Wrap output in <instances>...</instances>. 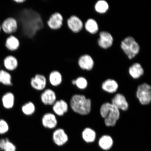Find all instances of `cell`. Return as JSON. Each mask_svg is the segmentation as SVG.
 Returning <instances> with one entry per match:
<instances>
[{
	"label": "cell",
	"instance_id": "cell-21",
	"mask_svg": "<svg viewBox=\"0 0 151 151\" xmlns=\"http://www.w3.org/2000/svg\"><path fill=\"white\" fill-rule=\"evenodd\" d=\"M102 88L105 91L113 93L116 92L118 88V84L113 79H108L105 81L102 84Z\"/></svg>",
	"mask_w": 151,
	"mask_h": 151
},
{
	"label": "cell",
	"instance_id": "cell-10",
	"mask_svg": "<svg viewBox=\"0 0 151 151\" xmlns=\"http://www.w3.org/2000/svg\"><path fill=\"white\" fill-rule=\"evenodd\" d=\"M41 103L46 106H52L57 100L56 92L52 88H46L40 95Z\"/></svg>",
	"mask_w": 151,
	"mask_h": 151
},
{
	"label": "cell",
	"instance_id": "cell-31",
	"mask_svg": "<svg viewBox=\"0 0 151 151\" xmlns=\"http://www.w3.org/2000/svg\"><path fill=\"white\" fill-rule=\"evenodd\" d=\"M26 0H14V1L17 4H22Z\"/></svg>",
	"mask_w": 151,
	"mask_h": 151
},
{
	"label": "cell",
	"instance_id": "cell-27",
	"mask_svg": "<svg viewBox=\"0 0 151 151\" xmlns=\"http://www.w3.org/2000/svg\"><path fill=\"white\" fill-rule=\"evenodd\" d=\"M0 149L3 151H16V147L7 137L0 139Z\"/></svg>",
	"mask_w": 151,
	"mask_h": 151
},
{
	"label": "cell",
	"instance_id": "cell-8",
	"mask_svg": "<svg viewBox=\"0 0 151 151\" xmlns=\"http://www.w3.org/2000/svg\"><path fill=\"white\" fill-rule=\"evenodd\" d=\"M41 122L43 127L48 129H55L58 124L57 117L51 112L44 113L41 118Z\"/></svg>",
	"mask_w": 151,
	"mask_h": 151
},
{
	"label": "cell",
	"instance_id": "cell-32",
	"mask_svg": "<svg viewBox=\"0 0 151 151\" xmlns=\"http://www.w3.org/2000/svg\"><path fill=\"white\" fill-rule=\"evenodd\" d=\"M1 24H0V31H1Z\"/></svg>",
	"mask_w": 151,
	"mask_h": 151
},
{
	"label": "cell",
	"instance_id": "cell-6",
	"mask_svg": "<svg viewBox=\"0 0 151 151\" xmlns=\"http://www.w3.org/2000/svg\"><path fill=\"white\" fill-rule=\"evenodd\" d=\"M53 142L56 146L61 147L66 144L69 141V135L64 128H56L52 133Z\"/></svg>",
	"mask_w": 151,
	"mask_h": 151
},
{
	"label": "cell",
	"instance_id": "cell-26",
	"mask_svg": "<svg viewBox=\"0 0 151 151\" xmlns=\"http://www.w3.org/2000/svg\"><path fill=\"white\" fill-rule=\"evenodd\" d=\"M96 136L95 132L90 128H85L82 133V138L86 142H93L95 140Z\"/></svg>",
	"mask_w": 151,
	"mask_h": 151
},
{
	"label": "cell",
	"instance_id": "cell-9",
	"mask_svg": "<svg viewBox=\"0 0 151 151\" xmlns=\"http://www.w3.org/2000/svg\"><path fill=\"white\" fill-rule=\"evenodd\" d=\"M67 24L69 29L74 34L80 33L84 27L82 20L75 15H71L67 19Z\"/></svg>",
	"mask_w": 151,
	"mask_h": 151
},
{
	"label": "cell",
	"instance_id": "cell-20",
	"mask_svg": "<svg viewBox=\"0 0 151 151\" xmlns=\"http://www.w3.org/2000/svg\"><path fill=\"white\" fill-rule=\"evenodd\" d=\"M129 73L134 79H138L144 74V70L140 63H135L130 66Z\"/></svg>",
	"mask_w": 151,
	"mask_h": 151
},
{
	"label": "cell",
	"instance_id": "cell-18",
	"mask_svg": "<svg viewBox=\"0 0 151 151\" xmlns=\"http://www.w3.org/2000/svg\"><path fill=\"white\" fill-rule=\"evenodd\" d=\"M20 45L19 39L14 35H9L5 39V46L9 51H16L18 50Z\"/></svg>",
	"mask_w": 151,
	"mask_h": 151
},
{
	"label": "cell",
	"instance_id": "cell-5",
	"mask_svg": "<svg viewBox=\"0 0 151 151\" xmlns=\"http://www.w3.org/2000/svg\"><path fill=\"white\" fill-rule=\"evenodd\" d=\"M48 84L47 77L44 75L37 73L30 79V86L37 91H42L46 89Z\"/></svg>",
	"mask_w": 151,
	"mask_h": 151
},
{
	"label": "cell",
	"instance_id": "cell-12",
	"mask_svg": "<svg viewBox=\"0 0 151 151\" xmlns=\"http://www.w3.org/2000/svg\"><path fill=\"white\" fill-rule=\"evenodd\" d=\"M52 109L53 112L56 116H63L68 112V104L65 99H57L52 106Z\"/></svg>",
	"mask_w": 151,
	"mask_h": 151
},
{
	"label": "cell",
	"instance_id": "cell-1",
	"mask_svg": "<svg viewBox=\"0 0 151 151\" xmlns=\"http://www.w3.org/2000/svg\"><path fill=\"white\" fill-rule=\"evenodd\" d=\"M70 105L73 112L80 115H88L91 111V100L81 94H75L72 96Z\"/></svg>",
	"mask_w": 151,
	"mask_h": 151
},
{
	"label": "cell",
	"instance_id": "cell-3",
	"mask_svg": "<svg viewBox=\"0 0 151 151\" xmlns=\"http://www.w3.org/2000/svg\"><path fill=\"white\" fill-rule=\"evenodd\" d=\"M121 48L129 59L134 58L140 51V46L135 39L131 36L126 37L120 44Z\"/></svg>",
	"mask_w": 151,
	"mask_h": 151
},
{
	"label": "cell",
	"instance_id": "cell-17",
	"mask_svg": "<svg viewBox=\"0 0 151 151\" xmlns=\"http://www.w3.org/2000/svg\"><path fill=\"white\" fill-rule=\"evenodd\" d=\"M3 65L5 70L9 72L14 71L16 70L18 67V60L16 57L9 55L4 58Z\"/></svg>",
	"mask_w": 151,
	"mask_h": 151
},
{
	"label": "cell",
	"instance_id": "cell-16",
	"mask_svg": "<svg viewBox=\"0 0 151 151\" xmlns=\"http://www.w3.org/2000/svg\"><path fill=\"white\" fill-rule=\"evenodd\" d=\"M48 83L54 87H58L61 86L63 83V78L61 73L57 70L50 72L48 76L46 77Z\"/></svg>",
	"mask_w": 151,
	"mask_h": 151
},
{
	"label": "cell",
	"instance_id": "cell-22",
	"mask_svg": "<svg viewBox=\"0 0 151 151\" xmlns=\"http://www.w3.org/2000/svg\"><path fill=\"white\" fill-rule=\"evenodd\" d=\"M36 109L35 104L31 101L26 102L21 107L22 114L27 116H33L35 114Z\"/></svg>",
	"mask_w": 151,
	"mask_h": 151
},
{
	"label": "cell",
	"instance_id": "cell-15",
	"mask_svg": "<svg viewBox=\"0 0 151 151\" xmlns=\"http://www.w3.org/2000/svg\"><path fill=\"white\" fill-rule=\"evenodd\" d=\"M111 104L119 110L126 111L129 108V105L126 98L121 93H117L115 95L112 99Z\"/></svg>",
	"mask_w": 151,
	"mask_h": 151
},
{
	"label": "cell",
	"instance_id": "cell-23",
	"mask_svg": "<svg viewBox=\"0 0 151 151\" xmlns=\"http://www.w3.org/2000/svg\"><path fill=\"white\" fill-rule=\"evenodd\" d=\"M0 83L6 86H13L12 75L4 69H0Z\"/></svg>",
	"mask_w": 151,
	"mask_h": 151
},
{
	"label": "cell",
	"instance_id": "cell-19",
	"mask_svg": "<svg viewBox=\"0 0 151 151\" xmlns=\"http://www.w3.org/2000/svg\"><path fill=\"white\" fill-rule=\"evenodd\" d=\"M1 101L4 108L6 109H12L14 106L16 101L14 94L12 92H7L3 96Z\"/></svg>",
	"mask_w": 151,
	"mask_h": 151
},
{
	"label": "cell",
	"instance_id": "cell-7",
	"mask_svg": "<svg viewBox=\"0 0 151 151\" xmlns=\"http://www.w3.org/2000/svg\"><path fill=\"white\" fill-rule=\"evenodd\" d=\"M1 29L7 35H14L17 31L18 28V22L13 17H8L3 21L1 24Z\"/></svg>",
	"mask_w": 151,
	"mask_h": 151
},
{
	"label": "cell",
	"instance_id": "cell-4",
	"mask_svg": "<svg viewBox=\"0 0 151 151\" xmlns=\"http://www.w3.org/2000/svg\"><path fill=\"white\" fill-rule=\"evenodd\" d=\"M136 96L142 105L149 104L151 101V87L150 85L143 83L138 86Z\"/></svg>",
	"mask_w": 151,
	"mask_h": 151
},
{
	"label": "cell",
	"instance_id": "cell-24",
	"mask_svg": "<svg viewBox=\"0 0 151 151\" xmlns=\"http://www.w3.org/2000/svg\"><path fill=\"white\" fill-rule=\"evenodd\" d=\"M84 27L87 31L91 34L97 33L99 30V24L95 20L92 18H90L86 21Z\"/></svg>",
	"mask_w": 151,
	"mask_h": 151
},
{
	"label": "cell",
	"instance_id": "cell-30",
	"mask_svg": "<svg viewBox=\"0 0 151 151\" xmlns=\"http://www.w3.org/2000/svg\"><path fill=\"white\" fill-rule=\"evenodd\" d=\"M9 130V126L8 123L3 119H0V135H4L6 134Z\"/></svg>",
	"mask_w": 151,
	"mask_h": 151
},
{
	"label": "cell",
	"instance_id": "cell-11",
	"mask_svg": "<svg viewBox=\"0 0 151 151\" xmlns=\"http://www.w3.org/2000/svg\"><path fill=\"white\" fill-rule=\"evenodd\" d=\"M64 18L62 15L58 12L53 13L47 21V26L50 29L56 31L59 30L63 26Z\"/></svg>",
	"mask_w": 151,
	"mask_h": 151
},
{
	"label": "cell",
	"instance_id": "cell-2",
	"mask_svg": "<svg viewBox=\"0 0 151 151\" xmlns=\"http://www.w3.org/2000/svg\"><path fill=\"white\" fill-rule=\"evenodd\" d=\"M100 113L104 119L105 125L108 127L115 126L120 118V110L109 103H104L101 106Z\"/></svg>",
	"mask_w": 151,
	"mask_h": 151
},
{
	"label": "cell",
	"instance_id": "cell-29",
	"mask_svg": "<svg viewBox=\"0 0 151 151\" xmlns=\"http://www.w3.org/2000/svg\"><path fill=\"white\" fill-rule=\"evenodd\" d=\"M71 84L81 90H84L87 87L88 83L86 79L83 77L80 76L71 81Z\"/></svg>",
	"mask_w": 151,
	"mask_h": 151
},
{
	"label": "cell",
	"instance_id": "cell-33",
	"mask_svg": "<svg viewBox=\"0 0 151 151\" xmlns=\"http://www.w3.org/2000/svg\"><path fill=\"white\" fill-rule=\"evenodd\" d=\"M0 69H1V65H0Z\"/></svg>",
	"mask_w": 151,
	"mask_h": 151
},
{
	"label": "cell",
	"instance_id": "cell-25",
	"mask_svg": "<svg viewBox=\"0 0 151 151\" xmlns=\"http://www.w3.org/2000/svg\"><path fill=\"white\" fill-rule=\"evenodd\" d=\"M113 143L112 138L107 135L103 136L99 141V146L103 150H110L113 146Z\"/></svg>",
	"mask_w": 151,
	"mask_h": 151
},
{
	"label": "cell",
	"instance_id": "cell-14",
	"mask_svg": "<svg viewBox=\"0 0 151 151\" xmlns=\"http://www.w3.org/2000/svg\"><path fill=\"white\" fill-rule=\"evenodd\" d=\"M77 65L83 70L90 71L93 68L94 61L91 56L85 54L79 57L77 60Z\"/></svg>",
	"mask_w": 151,
	"mask_h": 151
},
{
	"label": "cell",
	"instance_id": "cell-28",
	"mask_svg": "<svg viewBox=\"0 0 151 151\" xmlns=\"http://www.w3.org/2000/svg\"><path fill=\"white\" fill-rule=\"evenodd\" d=\"M109 8V4L104 0H99L96 3L94 9L97 13L104 14L108 11Z\"/></svg>",
	"mask_w": 151,
	"mask_h": 151
},
{
	"label": "cell",
	"instance_id": "cell-13",
	"mask_svg": "<svg viewBox=\"0 0 151 151\" xmlns=\"http://www.w3.org/2000/svg\"><path fill=\"white\" fill-rule=\"evenodd\" d=\"M113 38L109 32L101 31L99 33L98 43L99 46L104 49H107L112 46Z\"/></svg>",
	"mask_w": 151,
	"mask_h": 151
}]
</instances>
